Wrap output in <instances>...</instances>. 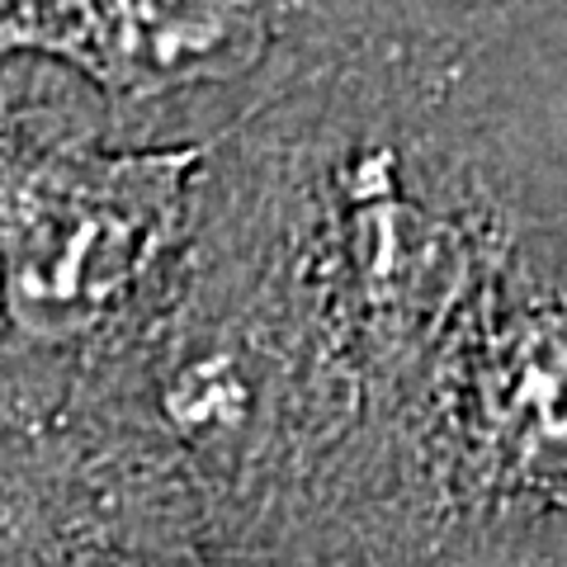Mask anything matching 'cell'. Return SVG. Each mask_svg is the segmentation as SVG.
Returning a JSON list of instances; mask_svg holds the SVG:
<instances>
[{"instance_id":"6da1fadb","label":"cell","mask_w":567,"mask_h":567,"mask_svg":"<svg viewBox=\"0 0 567 567\" xmlns=\"http://www.w3.org/2000/svg\"><path fill=\"white\" fill-rule=\"evenodd\" d=\"M567 213L483 246L383 468L374 567H567Z\"/></svg>"},{"instance_id":"7a4b0ae2","label":"cell","mask_w":567,"mask_h":567,"mask_svg":"<svg viewBox=\"0 0 567 567\" xmlns=\"http://www.w3.org/2000/svg\"><path fill=\"white\" fill-rule=\"evenodd\" d=\"M0 118V322L24 346L128 341L185 256L204 147H133L71 71L39 62Z\"/></svg>"},{"instance_id":"3957f363","label":"cell","mask_w":567,"mask_h":567,"mask_svg":"<svg viewBox=\"0 0 567 567\" xmlns=\"http://www.w3.org/2000/svg\"><path fill=\"white\" fill-rule=\"evenodd\" d=\"M350 0H10L0 58L71 71L133 147H208L360 39Z\"/></svg>"},{"instance_id":"277c9868","label":"cell","mask_w":567,"mask_h":567,"mask_svg":"<svg viewBox=\"0 0 567 567\" xmlns=\"http://www.w3.org/2000/svg\"><path fill=\"white\" fill-rule=\"evenodd\" d=\"M525 6L529 0H350L369 39L454 66H468L483 48L502 43Z\"/></svg>"},{"instance_id":"5b68a950","label":"cell","mask_w":567,"mask_h":567,"mask_svg":"<svg viewBox=\"0 0 567 567\" xmlns=\"http://www.w3.org/2000/svg\"><path fill=\"white\" fill-rule=\"evenodd\" d=\"M554 516H558V525H563V529H567V492H563V496H558V506H554Z\"/></svg>"},{"instance_id":"8992f818","label":"cell","mask_w":567,"mask_h":567,"mask_svg":"<svg viewBox=\"0 0 567 567\" xmlns=\"http://www.w3.org/2000/svg\"><path fill=\"white\" fill-rule=\"evenodd\" d=\"M0 6H10V0H0Z\"/></svg>"}]
</instances>
